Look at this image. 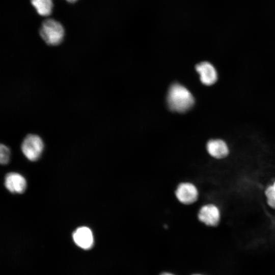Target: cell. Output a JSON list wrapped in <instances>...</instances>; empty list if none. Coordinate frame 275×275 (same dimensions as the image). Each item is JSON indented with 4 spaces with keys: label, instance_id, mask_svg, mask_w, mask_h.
Listing matches in <instances>:
<instances>
[{
    "label": "cell",
    "instance_id": "cell-3",
    "mask_svg": "<svg viewBox=\"0 0 275 275\" xmlns=\"http://www.w3.org/2000/svg\"><path fill=\"white\" fill-rule=\"evenodd\" d=\"M43 149L42 140L39 136L35 134L28 135L21 145V150L23 154L31 161L38 159Z\"/></svg>",
    "mask_w": 275,
    "mask_h": 275
},
{
    "label": "cell",
    "instance_id": "cell-13",
    "mask_svg": "<svg viewBox=\"0 0 275 275\" xmlns=\"http://www.w3.org/2000/svg\"><path fill=\"white\" fill-rule=\"evenodd\" d=\"M69 3H74L76 1H77V0H66Z\"/></svg>",
    "mask_w": 275,
    "mask_h": 275
},
{
    "label": "cell",
    "instance_id": "cell-6",
    "mask_svg": "<svg viewBox=\"0 0 275 275\" xmlns=\"http://www.w3.org/2000/svg\"><path fill=\"white\" fill-rule=\"evenodd\" d=\"M200 75L202 83L206 86H211L217 80V72L213 65L208 62H202L196 67Z\"/></svg>",
    "mask_w": 275,
    "mask_h": 275
},
{
    "label": "cell",
    "instance_id": "cell-8",
    "mask_svg": "<svg viewBox=\"0 0 275 275\" xmlns=\"http://www.w3.org/2000/svg\"><path fill=\"white\" fill-rule=\"evenodd\" d=\"M5 185L10 192L21 194L23 193L26 188V182L21 175L12 172L6 176Z\"/></svg>",
    "mask_w": 275,
    "mask_h": 275
},
{
    "label": "cell",
    "instance_id": "cell-4",
    "mask_svg": "<svg viewBox=\"0 0 275 275\" xmlns=\"http://www.w3.org/2000/svg\"><path fill=\"white\" fill-rule=\"evenodd\" d=\"M175 195L178 201L185 205L195 203L199 198V191L196 186L190 182H182L177 186Z\"/></svg>",
    "mask_w": 275,
    "mask_h": 275
},
{
    "label": "cell",
    "instance_id": "cell-14",
    "mask_svg": "<svg viewBox=\"0 0 275 275\" xmlns=\"http://www.w3.org/2000/svg\"><path fill=\"white\" fill-rule=\"evenodd\" d=\"M160 275H173V274H172L171 273H162Z\"/></svg>",
    "mask_w": 275,
    "mask_h": 275
},
{
    "label": "cell",
    "instance_id": "cell-11",
    "mask_svg": "<svg viewBox=\"0 0 275 275\" xmlns=\"http://www.w3.org/2000/svg\"><path fill=\"white\" fill-rule=\"evenodd\" d=\"M265 194L268 205L275 209V181L266 188Z\"/></svg>",
    "mask_w": 275,
    "mask_h": 275
},
{
    "label": "cell",
    "instance_id": "cell-5",
    "mask_svg": "<svg viewBox=\"0 0 275 275\" xmlns=\"http://www.w3.org/2000/svg\"><path fill=\"white\" fill-rule=\"evenodd\" d=\"M199 220L209 226H216L219 222L221 213L218 208L212 204L202 206L198 213Z\"/></svg>",
    "mask_w": 275,
    "mask_h": 275
},
{
    "label": "cell",
    "instance_id": "cell-1",
    "mask_svg": "<svg viewBox=\"0 0 275 275\" xmlns=\"http://www.w3.org/2000/svg\"><path fill=\"white\" fill-rule=\"evenodd\" d=\"M167 103L172 111L183 113L192 107L194 104V98L187 88L176 83L173 84L169 90Z\"/></svg>",
    "mask_w": 275,
    "mask_h": 275
},
{
    "label": "cell",
    "instance_id": "cell-9",
    "mask_svg": "<svg viewBox=\"0 0 275 275\" xmlns=\"http://www.w3.org/2000/svg\"><path fill=\"white\" fill-rule=\"evenodd\" d=\"M206 150L208 154L216 159L226 157L229 153L226 143L221 139H211L206 144Z\"/></svg>",
    "mask_w": 275,
    "mask_h": 275
},
{
    "label": "cell",
    "instance_id": "cell-12",
    "mask_svg": "<svg viewBox=\"0 0 275 275\" xmlns=\"http://www.w3.org/2000/svg\"><path fill=\"white\" fill-rule=\"evenodd\" d=\"M10 152L9 149L5 145L0 146V162L3 164H7L9 161Z\"/></svg>",
    "mask_w": 275,
    "mask_h": 275
},
{
    "label": "cell",
    "instance_id": "cell-10",
    "mask_svg": "<svg viewBox=\"0 0 275 275\" xmlns=\"http://www.w3.org/2000/svg\"><path fill=\"white\" fill-rule=\"evenodd\" d=\"M31 3L37 13L41 16H47L51 13L53 6L52 0H31Z\"/></svg>",
    "mask_w": 275,
    "mask_h": 275
},
{
    "label": "cell",
    "instance_id": "cell-2",
    "mask_svg": "<svg viewBox=\"0 0 275 275\" xmlns=\"http://www.w3.org/2000/svg\"><path fill=\"white\" fill-rule=\"evenodd\" d=\"M40 35L42 39L49 45H57L61 43L64 36L62 25L57 20L48 18L41 24Z\"/></svg>",
    "mask_w": 275,
    "mask_h": 275
},
{
    "label": "cell",
    "instance_id": "cell-7",
    "mask_svg": "<svg viewBox=\"0 0 275 275\" xmlns=\"http://www.w3.org/2000/svg\"><path fill=\"white\" fill-rule=\"evenodd\" d=\"M73 239L77 245L85 250L90 249L93 245L92 232L87 227L78 228L73 234Z\"/></svg>",
    "mask_w": 275,
    "mask_h": 275
}]
</instances>
